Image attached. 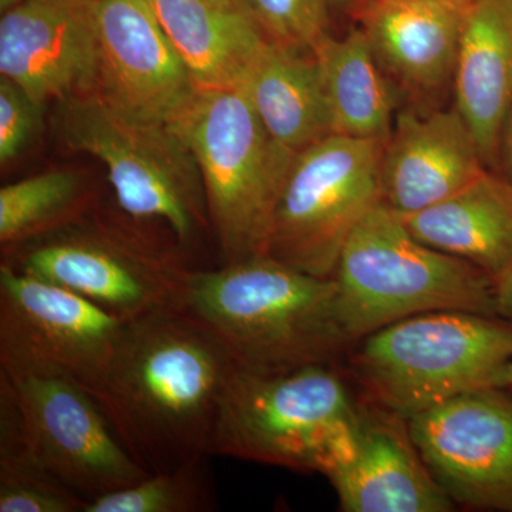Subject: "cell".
<instances>
[{
  "mask_svg": "<svg viewBox=\"0 0 512 512\" xmlns=\"http://www.w3.org/2000/svg\"><path fill=\"white\" fill-rule=\"evenodd\" d=\"M84 222L5 249L2 264L76 293L123 320L183 308L194 269L126 229Z\"/></svg>",
  "mask_w": 512,
  "mask_h": 512,
  "instance_id": "9c48e42d",
  "label": "cell"
},
{
  "mask_svg": "<svg viewBox=\"0 0 512 512\" xmlns=\"http://www.w3.org/2000/svg\"><path fill=\"white\" fill-rule=\"evenodd\" d=\"M332 278L352 345L421 313L497 316L494 279L476 265L420 242L383 201L353 229Z\"/></svg>",
  "mask_w": 512,
  "mask_h": 512,
  "instance_id": "8992f818",
  "label": "cell"
},
{
  "mask_svg": "<svg viewBox=\"0 0 512 512\" xmlns=\"http://www.w3.org/2000/svg\"><path fill=\"white\" fill-rule=\"evenodd\" d=\"M6 377L30 448L47 473L92 503L148 476L111 429L92 394L59 377Z\"/></svg>",
  "mask_w": 512,
  "mask_h": 512,
  "instance_id": "8fae6325",
  "label": "cell"
},
{
  "mask_svg": "<svg viewBox=\"0 0 512 512\" xmlns=\"http://www.w3.org/2000/svg\"><path fill=\"white\" fill-rule=\"evenodd\" d=\"M89 501L37 461L8 380L0 379V512H86Z\"/></svg>",
  "mask_w": 512,
  "mask_h": 512,
  "instance_id": "603a6c76",
  "label": "cell"
},
{
  "mask_svg": "<svg viewBox=\"0 0 512 512\" xmlns=\"http://www.w3.org/2000/svg\"><path fill=\"white\" fill-rule=\"evenodd\" d=\"M235 365L184 308L127 320L89 390L130 456L148 473L211 456L221 397Z\"/></svg>",
  "mask_w": 512,
  "mask_h": 512,
  "instance_id": "6da1fadb",
  "label": "cell"
},
{
  "mask_svg": "<svg viewBox=\"0 0 512 512\" xmlns=\"http://www.w3.org/2000/svg\"><path fill=\"white\" fill-rule=\"evenodd\" d=\"M468 8L448 0H365L360 29L382 67L410 89L431 92L453 80Z\"/></svg>",
  "mask_w": 512,
  "mask_h": 512,
  "instance_id": "e0dca14e",
  "label": "cell"
},
{
  "mask_svg": "<svg viewBox=\"0 0 512 512\" xmlns=\"http://www.w3.org/2000/svg\"><path fill=\"white\" fill-rule=\"evenodd\" d=\"M99 2L22 0L2 12V77L42 104L96 90Z\"/></svg>",
  "mask_w": 512,
  "mask_h": 512,
  "instance_id": "4fadbf2b",
  "label": "cell"
},
{
  "mask_svg": "<svg viewBox=\"0 0 512 512\" xmlns=\"http://www.w3.org/2000/svg\"><path fill=\"white\" fill-rule=\"evenodd\" d=\"M336 2L345 3L348 2V0H336Z\"/></svg>",
  "mask_w": 512,
  "mask_h": 512,
  "instance_id": "836d02e7",
  "label": "cell"
},
{
  "mask_svg": "<svg viewBox=\"0 0 512 512\" xmlns=\"http://www.w3.org/2000/svg\"><path fill=\"white\" fill-rule=\"evenodd\" d=\"M500 158L503 160V177L512 184V103L504 123Z\"/></svg>",
  "mask_w": 512,
  "mask_h": 512,
  "instance_id": "f1b7e54d",
  "label": "cell"
},
{
  "mask_svg": "<svg viewBox=\"0 0 512 512\" xmlns=\"http://www.w3.org/2000/svg\"><path fill=\"white\" fill-rule=\"evenodd\" d=\"M171 126L200 168L220 265L265 255L295 154L269 136L242 87L198 90Z\"/></svg>",
  "mask_w": 512,
  "mask_h": 512,
  "instance_id": "52a82bcc",
  "label": "cell"
},
{
  "mask_svg": "<svg viewBox=\"0 0 512 512\" xmlns=\"http://www.w3.org/2000/svg\"><path fill=\"white\" fill-rule=\"evenodd\" d=\"M400 217L420 242L493 279L512 264V184L494 171L446 200Z\"/></svg>",
  "mask_w": 512,
  "mask_h": 512,
  "instance_id": "ffe728a7",
  "label": "cell"
},
{
  "mask_svg": "<svg viewBox=\"0 0 512 512\" xmlns=\"http://www.w3.org/2000/svg\"><path fill=\"white\" fill-rule=\"evenodd\" d=\"M448 2L460 3V5L471 6L476 3L477 0H448Z\"/></svg>",
  "mask_w": 512,
  "mask_h": 512,
  "instance_id": "d6a6232c",
  "label": "cell"
},
{
  "mask_svg": "<svg viewBox=\"0 0 512 512\" xmlns=\"http://www.w3.org/2000/svg\"><path fill=\"white\" fill-rule=\"evenodd\" d=\"M127 320L50 282L0 265V372L59 377L89 392Z\"/></svg>",
  "mask_w": 512,
  "mask_h": 512,
  "instance_id": "30bf717a",
  "label": "cell"
},
{
  "mask_svg": "<svg viewBox=\"0 0 512 512\" xmlns=\"http://www.w3.org/2000/svg\"><path fill=\"white\" fill-rule=\"evenodd\" d=\"M151 3L198 90L244 86L268 43L247 10L211 0Z\"/></svg>",
  "mask_w": 512,
  "mask_h": 512,
  "instance_id": "d6986e66",
  "label": "cell"
},
{
  "mask_svg": "<svg viewBox=\"0 0 512 512\" xmlns=\"http://www.w3.org/2000/svg\"><path fill=\"white\" fill-rule=\"evenodd\" d=\"M360 407L338 365L276 373L235 367L210 453L328 476L352 454Z\"/></svg>",
  "mask_w": 512,
  "mask_h": 512,
  "instance_id": "3957f363",
  "label": "cell"
},
{
  "mask_svg": "<svg viewBox=\"0 0 512 512\" xmlns=\"http://www.w3.org/2000/svg\"><path fill=\"white\" fill-rule=\"evenodd\" d=\"M326 477L346 512H447L454 507L414 446L407 420L363 397L352 454Z\"/></svg>",
  "mask_w": 512,
  "mask_h": 512,
  "instance_id": "9a60e30c",
  "label": "cell"
},
{
  "mask_svg": "<svg viewBox=\"0 0 512 512\" xmlns=\"http://www.w3.org/2000/svg\"><path fill=\"white\" fill-rule=\"evenodd\" d=\"M148 474L138 483L96 498L86 512H210L218 500L208 458Z\"/></svg>",
  "mask_w": 512,
  "mask_h": 512,
  "instance_id": "d4e9b609",
  "label": "cell"
},
{
  "mask_svg": "<svg viewBox=\"0 0 512 512\" xmlns=\"http://www.w3.org/2000/svg\"><path fill=\"white\" fill-rule=\"evenodd\" d=\"M97 92L128 113L174 124L198 89L151 0H100Z\"/></svg>",
  "mask_w": 512,
  "mask_h": 512,
  "instance_id": "5bb4252c",
  "label": "cell"
},
{
  "mask_svg": "<svg viewBox=\"0 0 512 512\" xmlns=\"http://www.w3.org/2000/svg\"><path fill=\"white\" fill-rule=\"evenodd\" d=\"M242 89L269 136L293 154L333 134L322 74L313 53L268 40Z\"/></svg>",
  "mask_w": 512,
  "mask_h": 512,
  "instance_id": "44dd1931",
  "label": "cell"
},
{
  "mask_svg": "<svg viewBox=\"0 0 512 512\" xmlns=\"http://www.w3.org/2000/svg\"><path fill=\"white\" fill-rule=\"evenodd\" d=\"M19 2H22V0H0L2 12H5V10L13 8V6L18 5Z\"/></svg>",
  "mask_w": 512,
  "mask_h": 512,
  "instance_id": "1f68e13d",
  "label": "cell"
},
{
  "mask_svg": "<svg viewBox=\"0 0 512 512\" xmlns=\"http://www.w3.org/2000/svg\"><path fill=\"white\" fill-rule=\"evenodd\" d=\"M183 308L249 372L338 365L352 346L335 279L305 274L268 255L194 269Z\"/></svg>",
  "mask_w": 512,
  "mask_h": 512,
  "instance_id": "7a4b0ae2",
  "label": "cell"
},
{
  "mask_svg": "<svg viewBox=\"0 0 512 512\" xmlns=\"http://www.w3.org/2000/svg\"><path fill=\"white\" fill-rule=\"evenodd\" d=\"M488 171L476 138L457 110L402 114L383 143L382 201L410 215L446 200Z\"/></svg>",
  "mask_w": 512,
  "mask_h": 512,
  "instance_id": "2e32d148",
  "label": "cell"
},
{
  "mask_svg": "<svg viewBox=\"0 0 512 512\" xmlns=\"http://www.w3.org/2000/svg\"><path fill=\"white\" fill-rule=\"evenodd\" d=\"M500 387H504L512 393V363L505 369L504 375L501 377Z\"/></svg>",
  "mask_w": 512,
  "mask_h": 512,
  "instance_id": "f546056e",
  "label": "cell"
},
{
  "mask_svg": "<svg viewBox=\"0 0 512 512\" xmlns=\"http://www.w3.org/2000/svg\"><path fill=\"white\" fill-rule=\"evenodd\" d=\"M383 143L329 134L295 154L265 255L305 274L332 278L353 229L382 201Z\"/></svg>",
  "mask_w": 512,
  "mask_h": 512,
  "instance_id": "ba28073f",
  "label": "cell"
},
{
  "mask_svg": "<svg viewBox=\"0 0 512 512\" xmlns=\"http://www.w3.org/2000/svg\"><path fill=\"white\" fill-rule=\"evenodd\" d=\"M57 130L70 150L106 165L128 220L164 225L184 251L207 235L214 237L200 168L171 124L128 113L93 90L62 100Z\"/></svg>",
  "mask_w": 512,
  "mask_h": 512,
  "instance_id": "5b68a950",
  "label": "cell"
},
{
  "mask_svg": "<svg viewBox=\"0 0 512 512\" xmlns=\"http://www.w3.org/2000/svg\"><path fill=\"white\" fill-rule=\"evenodd\" d=\"M42 103L12 80L0 79V161L8 164L19 156L40 126Z\"/></svg>",
  "mask_w": 512,
  "mask_h": 512,
  "instance_id": "4316f807",
  "label": "cell"
},
{
  "mask_svg": "<svg viewBox=\"0 0 512 512\" xmlns=\"http://www.w3.org/2000/svg\"><path fill=\"white\" fill-rule=\"evenodd\" d=\"M245 9L266 39L312 53L328 35V0H244Z\"/></svg>",
  "mask_w": 512,
  "mask_h": 512,
  "instance_id": "484cf974",
  "label": "cell"
},
{
  "mask_svg": "<svg viewBox=\"0 0 512 512\" xmlns=\"http://www.w3.org/2000/svg\"><path fill=\"white\" fill-rule=\"evenodd\" d=\"M90 192L79 174L50 171L0 190V244L18 247L83 220Z\"/></svg>",
  "mask_w": 512,
  "mask_h": 512,
  "instance_id": "cb8c5ba5",
  "label": "cell"
},
{
  "mask_svg": "<svg viewBox=\"0 0 512 512\" xmlns=\"http://www.w3.org/2000/svg\"><path fill=\"white\" fill-rule=\"evenodd\" d=\"M346 357L360 396L409 420L460 394L500 386L512 363V320L421 313L357 340Z\"/></svg>",
  "mask_w": 512,
  "mask_h": 512,
  "instance_id": "277c9868",
  "label": "cell"
},
{
  "mask_svg": "<svg viewBox=\"0 0 512 512\" xmlns=\"http://www.w3.org/2000/svg\"><path fill=\"white\" fill-rule=\"evenodd\" d=\"M431 476L454 504L512 512V393L481 387L407 420Z\"/></svg>",
  "mask_w": 512,
  "mask_h": 512,
  "instance_id": "7c38bea8",
  "label": "cell"
},
{
  "mask_svg": "<svg viewBox=\"0 0 512 512\" xmlns=\"http://www.w3.org/2000/svg\"><path fill=\"white\" fill-rule=\"evenodd\" d=\"M494 286L497 316L512 320V264L494 279Z\"/></svg>",
  "mask_w": 512,
  "mask_h": 512,
  "instance_id": "83f0119b",
  "label": "cell"
},
{
  "mask_svg": "<svg viewBox=\"0 0 512 512\" xmlns=\"http://www.w3.org/2000/svg\"><path fill=\"white\" fill-rule=\"evenodd\" d=\"M211 2L217 3V5L221 6H228V8L245 9L244 0H211Z\"/></svg>",
  "mask_w": 512,
  "mask_h": 512,
  "instance_id": "4dcf8cb0",
  "label": "cell"
},
{
  "mask_svg": "<svg viewBox=\"0 0 512 512\" xmlns=\"http://www.w3.org/2000/svg\"><path fill=\"white\" fill-rule=\"evenodd\" d=\"M322 74L332 133L386 140L393 101L369 39L362 29L343 39L326 36L313 50Z\"/></svg>",
  "mask_w": 512,
  "mask_h": 512,
  "instance_id": "7402d4cb",
  "label": "cell"
},
{
  "mask_svg": "<svg viewBox=\"0 0 512 512\" xmlns=\"http://www.w3.org/2000/svg\"><path fill=\"white\" fill-rule=\"evenodd\" d=\"M453 83L456 110L494 170L512 103V0H477L468 8Z\"/></svg>",
  "mask_w": 512,
  "mask_h": 512,
  "instance_id": "ac0fdd59",
  "label": "cell"
}]
</instances>
